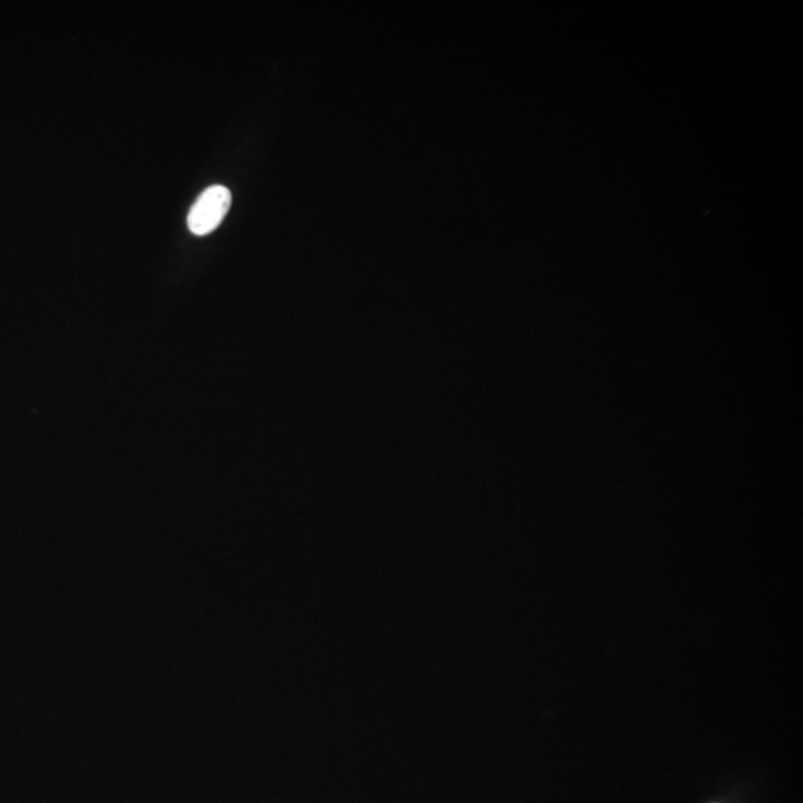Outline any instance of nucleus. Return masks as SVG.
Returning a JSON list of instances; mask_svg holds the SVG:
<instances>
[{
  "instance_id": "obj_1",
  "label": "nucleus",
  "mask_w": 803,
  "mask_h": 803,
  "mask_svg": "<svg viewBox=\"0 0 803 803\" xmlns=\"http://www.w3.org/2000/svg\"><path fill=\"white\" fill-rule=\"evenodd\" d=\"M230 206V189L222 185L210 186L198 197L189 212V230L195 235L210 234L222 224Z\"/></svg>"
}]
</instances>
